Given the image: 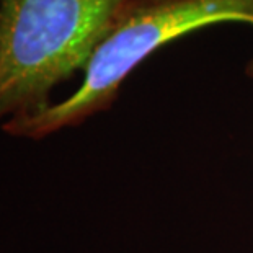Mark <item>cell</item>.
Listing matches in <instances>:
<instances>
[{
    "label": "cell",
    "mask_w": 253,
    "mask_h": 253,
    "mask_svg": "<svg viewBox=\"0 0 253 253\" xmlns=\"http://www.w3.org/2000/svg\"><path fill=\"white\" fill-rule=\"evenodd\" d=\"M253 26V0H129L84 69V82L54 105L17 115L3 131L41 139L110 110L127 75L160 47L217 23Z\"/></svg>",
    "instance_id": "obj_1"
},
{
    "label": "cell",
    "mask_w": 253,
    "mask_h": 253,
    "mask_svg": "<svg viewBox=\"0 0 253 253\" xmlns=\"http://www.w3.org/2000/svg\"><path fill=\"white\" fill-rule=\"evenodd\" d=\"M129 0H0V121L51 105Z\"/></svg>",
    "instance_id": "obj_2"
},
{
    "label": "cell",
    "mask_w": 253,
    "mask_h": 253,
    "mask_svg": "<svg viewBox=\"0 0 253 253\" xmlns=\"http://www.w3.org/2000/svg\"><path fill=\"white\" fill-rule=\"evenodd\" d=\"M245 72H247V75H249V77H253V59H252L249 64H247Z\"/></svg>",
    "instance_id": "obj_3"
}]
</instances>
